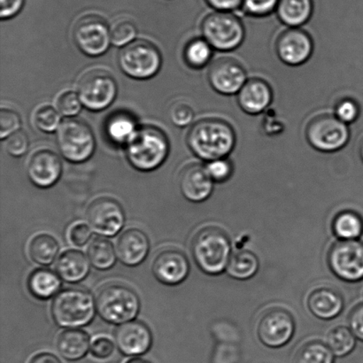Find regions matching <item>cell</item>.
Wrapping results in <instances>:
<instances>
[{"instance_id":"21","label":"cell","mask_w":363,"mask_h":363,"mask_svg":"<svg viewBox=\"0 0 363 363\" xmlns=\"http://www.w3.org/2000/svg\"><path fill=\"white\" fill-rule=\"evenodd\" d=\"M179 188L182 195L187 201L201 202L211 195L213 181L209 177L205 166L192 163L182 170L179 176Z\"/></svg>"},{"instance_id":"1","label":"cell","mask_w":363,"mask_h":363,"mask_svg":"<svg viewBox=\"0 0 363 363\" xmlns=\"http://www.w3.org/2000/svg\"><path fill=\"white\" fill-rule=\"evenodd\" d=\"M191 151L206 162L227 158L233 152L237 136L234 128L225 121L208 118L199 121L187 135Z\"/></svg>"},{"instance_id":"22","label":"cell","mask_w":363,"mask_h":363,"mask_svg":"<svg viewBox=\"0 0 363 363\" xmlns=\"http://www.w3.org/2000/svg\"><path fill=\"white\" fill-rule=\"evenodd\" d=\"M237 99L245 113L259 116L269 109L273 101V91L267 82L252 78L238 92Z\"/></svg>"},{"instance_id":"37","label":"cell","mask_w":363,"mask_h":363,"mask_svg":"<svg viewBox=\"0 0 363 363\" xmlns=\"http://www.w3.org/2000/svg\"><path fill=\"white\" fill-rule=\"evenodd\" d=\"M34 122L39 130L45 133H53L59 130L62 118L58 110L52 106H42L34 115Z\"/></svg>"},{"instance_id":"36","label":"cell","mask_w":363,"mask_h":363,"mask_svg":"<svg viewBox=\"0 0 363 363\" xmlns=\"http://www.w3.org/2000/svg\"><path fill=\"white\" fill-rule=\"evenodd\" d=\"M111 44L116 48H124L135 41L138 35L136 24L129 19L116 21L110 28Z\"/></svg>"},{"instance_id":"48","label":"cell","mask_w":363,"mask_h":363,"mask_svg":"<svg viewBox=\"0 0 363 363\" xmlns=\"http://www.w3.org/2000/svg\"><path fill=\"white\" fill-rule=\"evenodd\" d=\"M24 3L25 0H1V20H9L16 16L23 10Z\"/></svg>"},{"instance_id":"31","label":"cell","mask_w":363,"mask_h":363,"mask_svg":"<svg viewBox=\"0 0 363 363\" xmlns=\"http://www.w3.org/2000/svg\"><path fill=\"white\" fill-rule=\"evenodd\" d=\"M259 262L252 252L240 251L230 256L226 272L233 279L245 280L251 279L257 272Z\"/></svg>"},{"instance_id":"8","label":"cell","mask_w":363,"mask_h":363,"mask_svg":"<svg viewBox=\"0 0 363 363\" xmlns=\"http://www.w3.org/2000/svg\"><path fill=\"white\" fill-rule=\"evenodd\" d=\"M57 145L67 162L83 163L94 155L96 140L87 123L77 119H67L57 130Z\"/></svg>"},{"instance_id":"24","label":"cell","mask_w":363,"mask_h":363,"mask_svg":"<svg viewBox=\"0 0 363 363\" xmlns=\"http://www.w3.org/2000/svg\"><path fill=\"white\" fill-rule=\"evenodd\" d=\"M91 339L84 330L67 329L60 334L56 348L60 357L69 362H77L86 357L91 348Z\"/></svg>"},{"instance_id":"30","label":"cell","mask_w":363,"mask_h":363,"mask_svg":"<svg viewBox=\"0 0 363 363\" xmlns=\"http://www.w3.org/2000/svg\"><path fill=\"white\" fill-rule=\"evenodd\" d=\"M86 252L91 265L101 272L111 269L118 259L115 245L104 237L94 238L89 244Z\"/></svg>"},{"instance_id":"42","label":"cell","mask_w":363,"mask_h":363,"mask_svg":"<svg viewBox=\"0 0 363 363\" xmlns=\"http://www.w3.org/2000/svg\"><path fill=\"white\" fill-rule=\"evenodd\" d=\"M359 115V106L353 99L345 98L336 105L334 109V116L344 123L350 124L357 120Z\"/></svg>"},{"instance_id":"11","label":"cell","mask_w":363,"mask_h":363,"mask_svg":"<svg viewBox=\"0 0 363 363\" xmlns=\"http://www.w3.org/2000/svg\"><path fill=\"white\" fill-rule=\"evenodd\" d=\"M74 41L85 55L99 57L104 55L111 45L110 28L102 17L88 14L74 25Z\"/></svg>"},{"instance_id":"5","label":"cell","mask_w":363,"mask_h":363,"mask_svg":"<svg viewBox=\"0 0 363 363\" xmlns=\"http://www.w3.org/2000/svg\"><path fill=\"white\" fill-rule=\"evenodd\" d=\"M191 255L203 272L218 275L227 268L230 261L229 238L218 228H203L192 240Z\"/></svg>"},{"instance_id":"10","label":"cell","mask_w":363,"mask_h":363,"mask_svg":"<svg viewBox=\"0 0 363 363\" xmlns=\"http://www.w3.org/2000/svg\"><path fill=\"white\" fill-rule=\"evenodd\" d=\"M306 135L312 147L323 152L342 150L350 140V130L347 124L330 113H323L311 120Z\"/></svg>"},{"instance_id":"12","label":"cell","mask_w":363,"mask_h":363,"mask_svg":"<svg viewBox=\"0 0 363 363\" xmlns=\"http://www.w3.org/2000/svg\"><path fill=\"white\" fill-rule=\"evenodd\" d=\"M87 223L101 237L112 238L123 230L126 216L116 199L101 197L91 202L86 210Z\"/></svg>"},{"instance_id":"49","label":"cell","mask_w":363,"mask_h":363,"mask_svg":"<svg viewBox=\"0 0 363 363\" xmlns=\"http://www.w3.org/2000/svg\"><path fill=\"white\" fill-rule=\"evenodd\" d=\"M208 5L217 11L230 12L243 6L244 0H206Z\"/></svg>"},{"instance_id":"18","label":"cell","mask_w":363,"mask_h":363,"mask_svg":"<svg viewBox=\"0 0 363 363\" xmlns=\"http://www.w3.org/2000/svg\"><path fill=\"white\" fill-rule=\"evenodd\" d=\"M210 85L217 94L233 96L238 94L247 82L243 67L233 59H222L212 64L208 73Z\"/></svg>"},{"instance_id":"20","label":"cell","mask_w":363,"mask_h":363,"mask_svg":"<svg viewBox=\"0 0 363 363\" xmlns=\"http://www.w3.org/2000/svg\"><path fill=\"white\" fill-rule=\"evenodd\" d=\"M117 258L127 267L140 266L150 252L147 235L138 228H130L120 235L116 243Z\"/></svg>"},{"instance_id":"6","label":"cell","mask_w":363,"mask_h":363,"mask_svg":"<svg viewBox=\"0 0 363 363\" xmlns=\"http://www.w3.org/2000/svg\"><path fill=\"white\" fill-rule=\"evenodd\" d=\"M203 38L220 52H230L245 40V27L240 19L230 12L217 11L205 17L201 23Z\"/></svg>"},{"instance_id":"47","label":"cell","mask_w":363,"mask_h":363,"mask_svg":"<svg viewBox=\"0 0 363 363\" xmlns=\"http://www.w3.org/2000/svg\"><path fill=\"white\" fill-rule=\"evenodd\" d=\"M350 327L355 337L363 342V303L357 306L350 316Z\"/></svg>"},{"instance_id":"45","label":"cell","mask_w":363,"mask_h":363,"mask_svg":"<svg viewBox=\"0 0 363 363\" xmlns=\"http://www.w3.org/2000/svg\"><path fill=\"white\" fill-rule=\"evenodd\" d=\"M194 111L190 105L186 103L179 102L172 106L170 109L169 117L176 126L184 128L190 125L194 119Z\"/></svg>"},{"instance_id":"14","label":"cell","mask_w":363,"mask_h":363,"mask_svg":"<svg viewBox=\"0 0 363 363\" xmlns=\"http://www.w3.org/2000/svg\"><path fill=\"white\" fill-rule=\"evenodd\" d=\"M294 330V318L289 313L282 308H272L262 316L257 333L265 346L277 348L289 342Z\"/></svg>"},{"instance_id":"41","label":"cell","mask_w":363,"mask_h":363,"mask_svg":"<svg viewBox=\"0 0 363 363\" xmlns=\"http://www.w3.org/2000/svg\"><path fill=\"white\" fill-rule=\"evenodd\" d=\"M116 351V342L106 336H98L91 340L90 353L98 360H108Z\"/></svg>"},{"instance_id":"40","label":"cell","mask_w":363,"mask_h":363,"mask_svg":"<svg viewBox=\"0 0 363 363\" xmlns=\"http://www.w3.org/2000/svg\"><path fill=\"white\" fill-rule=\"evenodd\" d=\"M206 172L213 181L224 182L229 179L233 173V165L227 158L213 160L206 166Z\"/></svg>"},{"instance_id":"13","label":"cell","mask_w":363,"mask_h":363,"mask_svg":"<svg viewBox=\"0 0 363 363\" xmlns=\"http://www.w3.org/2000/svg\"><path fill=\"white\" fill-rule=\"evenodd\" d=\"M329 264L334 274L348 282L363 280V242L341 240L329 252Z\"/></svg>"},{"instance_id":"2","label":"cell","mask_w":363,"mask_h":363,"mask_svg":"<svg viewBox=\"0 0 363 363\" xmlns=\"http://www.w3.org/2000/svg\"><path fill=\"white\" fill-rule=\"evenodd\" d=\"M169 154V141L158 127H138L136 134L126 145L128 162L135 169L151 172L165 162Z\"/></svg>"},{"instance_id":"25","label":"cell","mask_w":363,"mask_h":363,"mask_svg":"<svg viewBox=\"0 0 363 363\" xmlns=\"http://www.w3.org/2000/svg\"><path fill=\"white\" fill-rule=\"evenodd\" d=\"M309 311L316 318L330 320L340 314L343 309V300L337 291L330 288H319L309 295Z\"/></svg>"},{"instance_id":"4","label":"cell","mask_w":363,"mask_h":363,"mask_svg":"<svg viewBox=\"0 0 363 363\" xmlns=\"http://www.w3.org/2000/svg\"><path fill=\"white\" fill-rule=\"evenodd\" d=\"M96 308L105 322L120 325L137 318L141 301L137 291L126 284H108L98 291Z\"/></svg>"},{"instance_id":"44","label":"cell","mask_w":363,"mask_h":363,"mask_svg":"<svg viewBox=\"0 0 363 363\" xmlns=\"http://www.w3.org/2000/svg\"><path fill=\"white\" fill-rule=\"evenodd\" d=\"M92 230L90 225L84 222H77L70 226L67 231V238L74 247H82L90 242L92 237Z\"/></svg>"},{"instance_id":"28","label":"cell","mask_w":363,"mask_h":363,"mask_svg":"<svg viewBox=\"0 0 363 363\" xmlns=\"http://www.w3.org/2000/svg\"><path fill=\"white\" fill-rule=\"evenodd\" d=\"M313 9V0H279L277 13L284 24L298 28L311 19Z\"/></svg>"},{"instance_id":"46","label":"cell","mask_w":363,"mask_h":363,"mask_svg":"<svg viewBox=\"0 0 363 363\" xmlns=\"http://www.w3.org/2000/svg\"><path fill=\"white\" fill-rule=\"evenodd\" d=\"M279 0H244L243 7L248 14L266 16L277 9Z\"/></svg>"},{"instance_id":"23","label":"cell","mask_w":363,"mask_h":363,"mask_svg":"<svg viewBox=\"0 0 363 363\" xmlns=\"http://www.w3.org/2000/svg\"><path fill=\"white\" fill-rule=\"evenodd\" d=\"M57 274L64 282L77 284L86 279L91 270L87 255L77 249H67L57 259Z\"/></svg>"},{"instance_id":"35","label":"cell","mask_w":363,"mask_h":363,"mask_svg":"<svg viewBox=\"0 0 363 363\" xmlns=\"http://www.w3.org/2000/svg\"><path fill=\"white\" fill-rule=\"evenodd\" d=\"M333 352L320 342L305 345L298 352L295 363H333Z\"/></svg>"},{"instance_id":"9","label":"cell","mask_w":363,"mask_h":363,"mask_svg":"<svg viewBox=\"0 0 363 363\" xmlns=\"http://www.w3.org/2000/svg\"><path fill=\"white\" fill-rule=\"evenodd\" d=\"M77 91L85 108L99 112L112 105L118 87L115 78L108 71L92 69L82 76L78 82Z\"/></svg>"},{"instance_id":"7","label":"cell","mask_w":363,"mask_h":363,"mask_svg":"<svg viewBox=\"0 0 363 363\" xmlns=\"http://www.w3.org/2000/svg\"><path fill=\"white\" fill-rule=\"evenodd\" d=\"M121 70L137 80H147L161 69L162 57L152 43L138 39L121 50L118 57Z\"/></svg>"},{"instance_id":"26","label":"cell","mask_w":363,"mask_h":363,"mask_svg":"<svg viewBox=\"0 0 363 363\" xmlns=\"http://www.w3.org/2000/svg\"><path fill=\"white\" fill-rule=\"evenodd\" d=\"M62 279L51 269H35L28 277V289L38 300L46 301L55 297L62 288Z\"/></svg>"},{"instance_id":"32","label":"cell","mask_w":363,"mask_h":363,"mask_svg":"<svg viewBox=\"0 0 363 363\" xmlns=\"http://www.w3.org/2000/svg\"><path fill=\"white\" fill-rule=\"evenodd\" d=\"M333 230L342 240H357L363 234L362 217L353 211L341 212L334 219Z\"/></svg>"},{"instance_id":"3","label":"cell","mask_w":363,"mask_h":363,"mask_svg":"<svg viewBox=\"0 0 363 363\" xmlns=\"http://www.w3.org/2000/svg\"><path fill=\"white\" fill-rule=\"evenodd\" d=\"M96 312V298L84 288H66L52 301V318L62 328L77 329L90 325Z\"/></svg>"},{"instance_id":"33","label":"cell","mask_w":363,"mask_h":363,"mask_svg":"<svg viewBox=\"0 0 363 363\" xmlns=\"http://www.w3.org/2000/svg\"><path fill=\"white\" fill-rule=\"evenodd\" d=\"M213 48L204 38H195L185 46L184 57L188 66L194 69H202L211 60Z\"/></svg>"},{"instance_id":"19","label":"cell","mask_w":363,"mask_h":363,"mask_svg":"<svg viewBox=\"0 0 363 363\" xmlns=\"http://www.w3.org/2000/svg\"><path fill=\"white\" fill-rule=\"evenodd\" d=\"M27 173L35 186L48 189L58 183L62 174V163L55 152L42 149L31 156Z\"/></svg>"},{"instance_id":"17","label":"cell","mask_w":363,"mask_h":363,"mask_svg":"<svg viewBox=\"0 0 363 363\" xmlns=\"http://www.w3.org/2000/svg\"><path fill=\"white\" fill-rule=\"evenodd\" d=\"M115 342L125 357H141L150 351L152 333L147 325L141 321H130L120 325L115 330Z\"/></svg>"},{"instance_id":"50","label":"cell","mask_w":363,"mask_h":363,"mask_svg":"<svg viewBox=\"0 0 363 363\" xmlns=\"http://www.w3.org/2000/svg\"><path fill=\"white\" fill-rule=\"evenodd\" d=\"M28 363H62L60 358L50 352H40L30 358Z\"/></svg>"},{"instance_id":"38","label":"cell","mask_w":363,"mask_h":363,"mask_svg":"<svg viewBox=\"0 0 363 363\" xmlns=\"http://www.w3.org/2000/svg\"><path fill=\"white\" fill-rule=\"evenodd\" d=\"M57 110L60 115L66 117H74L81 112L83 108L78 94L72 91H65L59 96L56 101Z\"/></svg>"},{"instance_id":"16","label":"cell","mask_w":363,"mask_h":363,"mask_svg":"<svg viewBox=\"0 0 363 363\" xmlns=\"http://www.w3.org/2000/svg\"><path fill=\"white\" fill-rule=\"evenodd\" d=\"M276 52L281 62L298 67L307 63L314 52V44L307 32L293 28L284 32L276 43Z\"/></svg>"},{"instance_id":"51","label":"cell","mask_w":363,"mask_h":363,"mask_svg":"<svg viewBox=\"0 0 363 363\" xmlns=\"http://www.w3.org/2000/svg\"><path fill=\"white\" fill-rule=\"evenodd\" d=\"M126 363H154V362L147 360V359L135 357L133 359H130V360L128 361Z\"/></svg>"},{"instance_id":"27","label":"cell","mask_w":363,"mask_h":363,"mask_svg":"<svg viewBox=\"0 0 363 363\" xmlns=\"http://www.w3.org/2000/svg\"><path fill=\"white\" fill-rule=\"evenodd\" d=\"M138 129L137 121L130 113H113L106 120L105 131L110 141L117 145H127Z\"/></svg>"},{"instance_id":"29","label":"cell","mask_w":363,"mask_h":363,"mask_svg":"<svg viewBox=\"0 0 363 363\" xmlns=\"http://www.w3.org/2000/svg\"><path fill=\"white\" fill-rule=\"evenodd\" d=\"M59 252L58 240L48 233L35 235L28 245V254L31 261L40 266L46 267L52 264Z\"/></svg>"},{"instance_id":"39","label":"cell","mask_w":363,"mask_h":363,"mask_svg":"<svg viewBox=\"0 0 363 363\" xmlns=\"http://www.w3.org/2000/svg\"><path fill=\"white\" fill-rule=\"evenodd\" d=\"M21 126V120L17 112L5 108L0 110V138L2 140L19 131Z\"/></svg>"},{"instance_id":"15","label":"cell","mask_w":363,"mask_h":363,"mask_svg":"<svg viewBox=\"0 0 363 363\" xmlns=\"http://www.w3.org/2000/svg\"><path fill=\"white\" fill-rule=\"evenodd\" d=\"M152 272L158 282L169 286H179L190 273V262L179 249H164L152 261Z\"/></svg>"},{"instance_id":"43","label":"cell","mask_w":363,"mask_h":363,"mask_svg":"<svg viewBox=\"0 0 363 363\" xmlns=\"http://www.w3.org/2000/svg\"><path fill=\"white\" fill-rule=\"evenodd\" d=\"M28 147H30V140L23 130H20L6 138V152L13 157H21L26 154Z\"/></svg>"},{"instance_id":"52","label":"cell","mask_w":363,"mask_h":363,"mask_svg":"<svg viewBox=\"0 0 363 363\" xmlns=\"http://www.w3.org/2000/svg\"><path fill=\"white\" fill-rule=\"evenodd\" d=\"M361 157H362V161L363 162V145H362V149H361Z\"/></svg>"},{"instance_id":"34","label":"cell","mask_w":363,"mask_h":363,"mask_svg":"<svg viewBox=\"0 0 363 363\" xmlns=\"http://www.w3.org/2000/svg\"><path fill=\"white\" fill-rule=\"evenodd\" d=\"M327 347L337 357H345L354 350L355 336L350 329L339 326L330 330L326 337Z\"/></svg>"}]
</instances>
